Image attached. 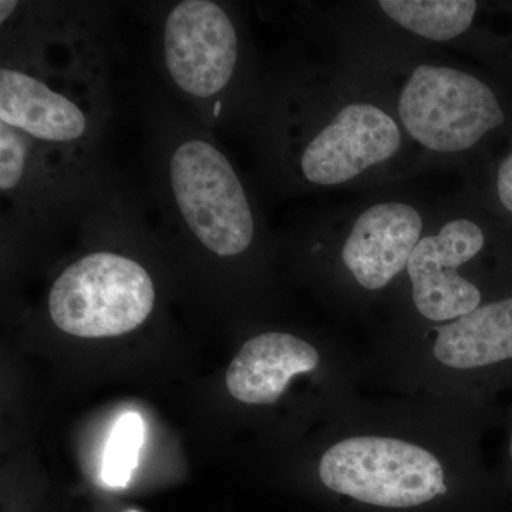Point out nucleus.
Wrapping results in <instances>:
<instances>
[{"label": "nucleus", "mask_w": 512, "mask_h": 512, "mask_svg": "<svg viewBox=\"0 0 512 512\" xmlns=\"http://www.w3.org/2000/svg\"><path fill=\"white\" fill-rule=\"evenodd\" d=\"M339 417L316 478L343 511L498 512L503 505L480 448L493 404L359 397Z\"/></svg>", "instance_id": "f257e3e1"}, {"label": "nucleus", "mask_w": 512, "mask_h": 512, "mask_svg": "<svg viewBox=\"0 0 512 512\" xmlns=\"http://www.w3.org/2000/svg\"><path fill=\"white\" fill-rule=\"evenodd\" d=\"M370 363L406 396L491 403L512 386V289L466 316L390 340Z\"/></svg>", "instance_id": "f03ea898"}, {"label": "nucleus", "mask_w": 512, "mask_h": 512, "mask_svg": "<svg viewBox=\"0 0 512 512\" xmlns=\"http://www.w3.org/2000/svg\"><path fill=\"white\" fill-rule=\"evenodd\" d=\"M90 80L82 64H70L63 72L46 64L29 40H8L3 49L0 123L33 141L66 192L84 183L103 124L99 92L83 94Z\"/></svg>", "instance_id": "7ed1b4c3"}, {"label": "nucleus", "mask_w": 512, "mask_h": 512, "mask_svg": "<svg viewBox=\"0 0 512 512\" xmlns=\"http://www.w3.org/2000/svg\"><path fill=\"white\" fill-rule=\"evenodd\" d=\"M160 188L170 224L217 258H238L256 238L247 188L224 150L207 133L184 130L165 140Z\"/></svg>", "instance_id": "20e7f679"}, {"label": "nucleus", "mask_w": 512, "mask_h": 512, "mask_svg": "<svg viewBox=\"0 0 512 512\" xmlns=\"http://www.w3.org/2000/svg\"><path fill=\"white\" fill-rule=\"evenodd\" d=\"M150 272L131 256L94 251L66 266L50 288V319L77 338H114L143 325L156 306Z\"/></svg>", "instance_id": "39448f33"}, {"label": "nucleus", "mask_w": 512, "mask_h": 512, "mask_svg": "<svg viewBox=\"0 0 512 512\" xmlns=\"http://www.w3.org/2000/svg\"><path fill=\"white\" fill-rule=\"evenodd\" d=\"M167 79L202 119L217 120L238 79L241 39L228 9L212 0H183L161 22Z\"/></svg>", "instance_id": "423d86ee"}, {"label": "nucleus", "mask_w": 512, "mask_h": 512, "mask_svg": "<svg viewBox=\"0 0 512 512\" xmlns=\"http://www.w3.org/2000/svg\"><path fill=\"white\" fill-rule=\"evenodd\" d=\"M397 116L426 150L457 154L477 146L505 123L498 94L474 74L421 64L404 83Z\"/></svg>", "instance_id": "0eeeda50"}, {"label": "nucleus", "mask_w": 512, "mask_h": 512, "mask_svg": "<svg viewBox=\"0 0 512 512\" xmlns=\"http://www.w3.org/2000/svg\"><path fill=\"white\" fill-rule=\"evenodd\" d=\"M402 146V128L392 114L355 101L303 138L295 154L296 173L312 187H339L392 160Z\"/></svg>", "instance_id": "6e6552de"}, {"label": "nucleus", "mask_w": 512, "mask_h": 512, "mask_svg": "<svg viewBox=\"0 0 512 512\" xmlns=\"http://www.w3.org/2000/svg\"><path fill=\"white\" fill-rule=\"evenodd\" d=\"M485 245L484 229L468 218L448 221L437 234L420 239L406 274L414 311L426 326L451 322L490 301L476 281L461 274L463 266L476 261Z\"/></svg>", "instance_id": "1a4fd4ad"}, {"label": "nucleus", "mask_w": 512, "mask_h": 512, "mask_svg": "<svg viewBox=\"0 0 512 512\" xmlns=\"http://www.w3.org/2000/svg\"><path fill=\"white\" fill-rule=\"evenodd\" d=\"M424 222L413 205L379 202L357 217L340 248V264L359 291L379 293L406 272L423 238Z\"/></svg>", "instance_id": "9d476101"}, {"label": "nucleus", "mask_w": 512, "mask_h": 512, "mask_svg": "<svg viewBox=\"0 0 512 512\" xmlns=\"http://www.w3.org/2000/svg\"><path fill=\"white\" fill-rule=\"evenodd\" d=\"M318 346L289 332H265L245 342L229 363L228 392L248 406H274L299 376L325 365Z\"/></svg>", "instance_id": "9b49d317"}, {"label": "nucleus", "mask_w": 512, "mask_h": 512, "mask_svg": "<svg viewBox=\"0 0 512 512\" xmlns=\"http://www.w3.org/2000/svg\"><path fill=\"white\" fill-rule=\"evenodd\" d=\"M0 191L20 217L36 222L66 191L47 170L39 148L15 128L0 123Z\"/></svg>", "instance_id": "f8f14e48"}, {"label": "nucleus", "mask_w": 512, "mask_h": 512, "mask_svg": "<svg viewBox=\"0 0 512 512\" xmlns=\"http://www.w3.org/2000/svg\"><path fill=\"white\" fill-rule=\"evenodd\" d=\"M379 6L397 25L433 42L466 33L478 10L474 0H383Z\"/></svg>", "instance_id": "ddd939ff"}, {"label": "nucleus", "mask_w": 512, "mask_h": 512, "mask_svg": "<svg viewBox=\"0 0 512 512\" xmlns=\"http://www.w3.org/2000/svg\"><path fill=\"white\" fill-rule=\"evenodd\" d=\"M146 424L136 412L124 413L111 430L101 464V480L110 488H126L138 466Z\"/></svg>", "instance_id": "4468645a"}, {"label": "nucleus", "mask_w": 512, "mask_h": 512, "mask_svg": "<svg viewBox=\"0 0 512 512\" xmlns=\"http://www.w3.org/2000/svg\"><path fill=\"white\" fill-rule=\"evenodd\" d=\"M503 504L512 508V404L504 421L503 460L498 474H494Z\"/></svg>", "instance_id": "2eb2a0df"}, {"label": "nucleus", "mask_w": 512, "mask_h": 512, "mask_svg": "<svg viewBox=\"0 0 512 512\" xmlns=\"http://www.w3.org/2000/svg\"><path fill=\"white\" fill-rule=\"evenodd\" d=\"M495 192L501 207L512 217V150L501 160L495 174Z\"/></svg>", "instance_id": "dca6fc26"}, {"label": "nucleus", "mask_w": 512, "mask_h": 512, "mask_svg": "<svg viewBox=\"0 0 512 512\" xmlns=\"http://www.w3.org/2000/svg\"><path fill=\"white\" fill-rule=\"evenodd\" d=\"M127 512H138V511H136V510H130V511H127Z\"/></svg>", "instance_id": "f3484780"}]
</instances>
